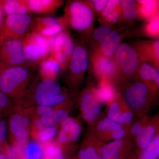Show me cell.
Returning <instances> with one entry per match:
<instances>
[{
  "instance_id": "2",
  "label": "cell",
  "mask_w": 159,
  "mask_h": 159,
  "mask_svg": "<svg viewBox=\"0 0 159 159\" xmlns=\"http://www.w3.org/2000/svg\"><path fill=\"white\" fill-rule=\"evenodd\" d=\"M37 79L30 84L25 97L22 100L28 106H43L56 107L65 102L66 95L56 80Z\"/></svg>"
},
{
  "instance_id": "1",
  "label": "cell",
  "mask_w": 159,
  "mask_h": 159,
  "mask_svg": "<svg viewBox=\"0 0 159 159\" xmlns=\"http://www.w3.org/2000/svg\"><path fill=\"white\" fill-rule=\"evenodd\" d=\"M95 13L89 1L72 0L66 3L61 17L67 30L76 31L82 40L87 42L89 34L93 33Z\"/></svg>"
},
{
  "instance_id": "14",
  "label": "cell",
  "mask_w": 159,
  "mask_h": 159,
  "mask_svg": "<svg viewBox=\"0 0 159 159\" xmlns=\"http://www.w3.org/2000/svg\"><path fill=\"white\" fill-rule=\"evenodd\" d=\"M135 48L139 51L143 62L149 61L151 64L159 69V42L145 41L139 42Z\"/></svg>"
},
{
  "instance_id": "9",
  "label": "cell",
  "mask_w": 159,
  "mask_h": 159,
  "mask_svg": "<svg viewBox=\"0 0 159 159\" xmlns=\"http://www.w3.org/2000/svg\"><path fill=\"white\" fill-rule=\"evenodd\" d=\"M75 42L69 30L61 31L54 37L50 56L66 70L75 48Z\"/></svg>"
},
{
  "instance_id": "8",
  "label": "cell",
  "mask_w": 159,
  "mask_h": 159,
  "mask_svg": "<svg viewBox=\"0 0 159 159\" xmlns=\"http://www.w3.org/2000/svg\"><path fill=\"white\" fill-rule=\"evenodd\" d=\"M113 57L118 74L127 76L137 73L140 64L143 62L136 48L126 43L121 44Z\"/></svg>"
},
{
  "instance_id": "28",
  "label": "cell",
  "mask_w": 159,
  "mask_h": 159,
  "mask_svg": "<svg viewBox=\"0 0 159 159\" xmlns=\"http://www.w3.org/2000/svg\"><path fill=\"white\" fill-rule=\"evenodd\" d=\"M20 102L9 98L0 91V118L9 116Z\"/></svg>"
},
{
  "instance_id": "3",
  "label": "cell",
  "mask_w": 159,
  "mask_h": 159,
  "mask_svg": "<svg viewBox=\"0 0 159 159\" xmlns=\"http://www.w3.org/2000/svg\"><path fill=\"white\" fill-rule=\"evenodd\" d=\"M31 77L29 67H6L0 73V91L13 100L21 101L25 97Z\"/></svg>"
},
{
  "instance_id": "27",
  "label": "cell",
  "mask_w": 159,
  "mask_h": 159,
  "mask_svg": "<svg viewBox=\"0 0 159 159\" xmlns=\"http://www.w3.org/2000/svg\"><path fill=\"white\" fill-rule=\"evenodd\" d=\"M56 125L46 126L43 125L40 128L34 129V136L39 142L47 143L51 141L57 133Z\"/></svg>"
},
{
  "instance_id": "43",
  "label": "cell",
  "mask_w": 159,
  "mask_h": 159,
  "mask_svg": "<svg viewBox=\"0 0 159 159\" xmlns=\"http://www.w3.org/2000/svg\"><path fill=\"white\" fill-rule=\"evenodd\" d=\"M35 110L34 111L35 117L39 119L43 116H45L50 113L54 107H48L43 106H38L35 107Z\"/></svg>"
},
{
  "instance_id": "10",
  "label": "cell",
  "mask_w": 159,
  "mask_h": 159,
  "mask_svg": "<svg viewBox=\"0 0 159 159\" xmlns=\"http://www.w3.org/2000/svg\"><path fill=\"white\" fill-rule=\"evenodd\" d=\"M0 63L5 67H28L23 51L22 39H9L0 41Z\"/></svg>"
},
{
  "instance_id": "47",
  "label": "cell",
  "mask_w": 159,
  "mask_h": 159,
  "mask_svg": "<svg viewBox=\"0 0 159 159\" xmlns=\"http://www.w3.org/2000/svg\"><path fill=\"white\" fill-rule=\"evenodd\" d=\"M8 148V145H3L0 144V154H4L6 155Z\"/></svg>"
},
{
  "instance_id": "13",
  "label": "cell",
  "mask_w": 159,
  "mask_h": 159,
  "mask_svg": "<svg viewBox=\"0 0 159 159\" xmlns=\"http://www.w3.org/2000/svg\"><path fill=\"white\" fill-rule=\"evenodd\" d=\"M80 106L83 116L87 121H93L100 113V103L89 91H84L81 95Z\"/></svg>"
},
{
  "instance_id": "44",
  "label": "cell",
  "mask_w": 159,
  "mask_h": 159,
  "mask_svg": "<svg viewBox=\"0 0 159 159\" xmlns=\"http://www.w3.org/2000/svg\"><path fill=\"white\" fill-rule=\"evenodd\" d=\"M133 114L129 111L125 112L123 113L122 116L120 118L119 123L122 124H126L131 122L133 119Z\"/></svg>"
},
{
  "instance_id": "18",
  "label": "cell",
  "mask_w": 159,
  "mask_h": 159,
  "mask_svg": "<svg viewBox=\"0 0 159 159\" xmlns=\"http://www.w3.org/2000/svg\"><path fill=\"white\" fill-rule=\"evenodd\" d=\"M122 34L116 31H112L100 44L94 48L96 52L108 57H113L121 44Z\"/></svg>"
},
{
  "instance_id": "24",
  "label": "cell",
  "mask_w": 159,
  "mask_h": 159,
  "mask_svg": "<svg viewBox=\"0 0 159 159\" xmlns=\"http://www.w3.org/2000/svg\"><path fill=\"white\" fill-rule=\"evenodd\" d=\"M137 73L143 80L152 81L157 86L159 85L158 70L147 62H142L138 68Z\"/></svg>"
},
{
  "instance_id": "37",
  "label": "cell",
  "mask_w": 159,
  "mask_h": 159,
  "mask_svg": "<svg viewBox=\"0 0 159 159\" xmlns=\"http://www.w3.org/2000/svg\"><path fill=\"white\" fill-rule=\"evenodd\" d=\"M122 15L121 8H118L106 16L103 19L100 20L102 25H106L111 26L114 24L119 22L120 20L122 19Z\"/></svg>"
},
{
  "instance_id": "22",
  "label": "cell",
  "mask_w": 159,
  "mask_h": 159,
  "mask_svg": "<svg viewBox=\"0 0 159 159\" xmlns=\"http://www.w3.org/2000/svg\"><path fill=\"white\" fill-rule=\"evenodd\" d=\"M54 108L48 114L38 119L43 125H56L57 123H61L68 118L69 113L67 111L62 109Z\"/></svg>"
},
{
  "instance_id": "12",
  "label": "cell",
  "mask_w": 159,
  "mask_h": 159,
  "mask_svg": "<svg viewBox=\"0 0 159 159\" xmlns=\"http://www.w3.org/2000/svg\"><path fill=\"white\" fill-rule=\"evenodd\" d=\"M91 63L94 74L103 80H107L118 74L116 64L113 57H107L93 52Z\"/></svg>"
},
{
  "instance_id": "19",
  "label": "cell",
  "mask_w": 159,
  "mask_h": 159,
  "mask_svg": "<svg viewBox=\"0 0 159 159\" xmlns=\"http://www.w3.org/2000/svg\"><path fill=\"white\" fill-rule=\"evenodd\" d=\"M39 65L40 78L41 79H51L55 80L60 73L62 70L59 64L50 55Z\"/></svg>"
},
{
  "instance_id": "39",
  "label": "cell",
  "mask_w": 159,
  "mask_h": 159,
  "mask_svg": "<svg viewBox=\"0 0 159 159\" xmlns=\"http://www.w3.org/2000/svg\"><path fill=\"white\" fill-rule=\"evenodd\" d=\"M122 114V113L120 111L119 104L116 102H112L110 106L108 111L109 119L119 123Z\"/></svg>"
},
{
  "instance_id": "31",
  "label": "cell",
  "mask_w": 159,
  "mask_h": 159,
  "mask_svg": "<svg viewBox=\"0 0 159 159\" xmlns=\"http://www.w3.org/2000/svg\"><path fill=\"white\" fill-rule=\"evenodd\" d=\"M155 132V129L152 125L143 128L138 135V142L139 147L145 149L153 139Z\"/></svg>"
},
{
  "instance_id": "15",
  "label": "cell",
  "mask_w": 159,
  "mask_h": 159,
  "mask_svg": "<svg viewBox=\"0 0 159 159\" xmlns=\"http://www.w3.org/2000/svg\"><path fill=\"white\" fill-rule=\"evenodd\" d=\"M148 93V88L145 84L136 83L129 87L125 92V100L132 108H141L145 104Z\"/></svg>"
},
{
  "instance_id": "30",
  "label": "cell",
  "mask_w": 159,
  "mask_h": 159,
  "mask_svg": "<svg viewBox=\"0 0 159 159\" xmlns=\"http://www.w3.org/2000/svg\"><path fill=\"white\" fill-rule=\"evenodd\" d=\"M25 151L27 159H41L43 148L38 142L29 141L25 147Z\"/></svg>"
},
{
  "instance_id": "5",
  "label": "cell",
  "mask_w": 159,
  "mask_h": 159,
  "mask_svg": "<svg viewBox=\"0 0 159 159\" xmlns=\"http://www.w3.org/2000/svg\"><path fill=\"white\" fill-rule=\"evenodd\" d=\"M20 102L9 115V133L13 143L25 147L29 142L31 122L28 111L23 109Z\"/></svg>"
},
{
  "instance_id": "23",
  "label": "cell",
  "mask_w": 159,
  "mask_h": 159,
  "mask_svg": "<svg viewBox=\"0 0 159 159\" xmlns=\"http://www.w3.org/2000/svg\"><path fill=\"white\" fill-rule=\"evenodd\" d=\"M99 87L93 91L94 97L99 102H108L112 101L116 96V91L112 85L103 79Z\"/></svg>"
},
{
  "instance_id": "17",
  "label": "cell",
  "mask_w": 159,
  "mask_h": 159,
  "mask_svg": "<svg viewBox=\"0 0 159 159\" xmlns=\"http://www.w3.org/2000/svg\"><path fill=\"white\" fill-rule=\"evenodd\" d=\"M80 132L81 129L79 123L68 117L61 123L57 139L62 144L75 142L79 138Z\"/></svg>"
},
{
  "instance_id": "7",
  "label": "cell",
  "mask_w": 159,
  "mask_h": 159,
  "mask_svg": "<svg viewBox=\"0 0 159 159\" xmlns=\"http://www.w3.org/2000/svg\"><path fill=\"white\" fill-rule=\"evenodd\" d=\"M75 42L74 53L66 70L68 82L72 86L78 84L89 66L88 54L84 42L80 38Z\"/></svg>"
},
{
  "instance_id": "6",
  "label": "cell",
  "mask_w": 159,
  "mask_h": 159,
  "mask_svg": "<svg viewBox=\"0 0 159 159\" xmlns=\"http://www.w3.org/2000/svg\"><path fill=\"white\" fill-rule=\"evenodd\" d=\"M34 18L31 14L6 16L0 33V41L9 39H22L30 31Z\"/></svg>"
},
{
  "instance_id": "34",
  "label": "cell",
  "mask_w": 159,
  "mask_h": 159,
  "mask_svg": "<svg viewBox=\"0 0 159 159\" xmlns=\"http://www.w3.org/2000/svg\"><path fill=\"white\" fill-rule=\"evenodd\" d=\"M144 33L147 36L154 38H158L159 34V15L147 21L144 28Z\"/></svg>"
},
{
  "instance_id": "16",
  "label": "cell",
  "mask_w": 159,
  "mask_h": 159,
  "mask_svg": "<svg viewBox=\"0 0 159 159\" xmlns=\"http://www.w3.org/2000/svg\"><path fill=\"white\" fill-rule=\"evenodd\" d=\"M30 13L50 15L55 13L65 2L62 0H26Z\"/></svg>"
},
{
  "instance_id": "26",
  "label": "cell",
  "mask_w": 159,
  "mask_h": 159,
  "mask_svg": "<svg viewBox=\"0 0 159 159\" xmlns=\"http://www.w3.org/2000/svg\"><path fill=\"white\" fill-rule=\"evenodd\" d=\"M120 2L123 19L128 21L131 22L139 17L136 1L122 0Z\"/></svg>"
},
{
  "instance_id": "4",
  "label": "cell",
  "mask_w": 159,
  "mask_h": 159,
  "mask_svg": "<svg viewBox=\"0 0 159 159\" xmlns=\"http://www.w3.org/2000/svg\"><path fill=\"white\" fill-rule=\"evenodd\" d=\"M54 37H46L29 31L23 38V51L30 65H39L50 56Z\"/></svg>"
},
{
  "instance_id": "38",
  "label": "cell",
  "mask_w": 159,
  "mask_h": 159,
  "mask_svg": "<svg viewBox=\"0 0 159 159\" xmlns=\"http://www.w3.org/2000/svg\"><path fill=\"white\" fill-rule=\"evenodd\" d=\"M121 7V2L118 0H110L108 1L106 6L103 9L102 13L99 15V20L103 19L108 15Z\"/></svg>"
},
{
  "instance_id": "36",
  "label": "cell",
  "mask_w": 159,
  "mask_h": 159,
  "mask_svg": "<svg viewBox=\"0 0 159 159\" xmlns=\"http://www.w3.org/2000/svg\"><path fill=\"white\" fill-rule=\"evenodd\" d=\"M6 156L7 159H27L25 147L14 143L8 146Z\"/></svg>"
},
{
  "instance_id": "45",
  "label": "cell",
  "mask_w": 159,
  "mask_h": 159,
  "mask_svg": "<svg viewBox=\"0 0 159 159\" xmlns=\"http://www.w3.org/2000/svg\"><path fill=\"white\" fill-rule=\"evenodd\" d=\"M143 129L142 125L139 122L136 123L133 126L132 128V133L134 135H138L140 133L142 130Z\"/></svg>"
},
{
  "instance_id": "25",
  "label": "cell",
  "mask_w": 159,
  "mask_h": 159,
  "mask_svg": "<svg viewBox=\"0 0 159 159\" xmlns=\"http://www.w3.org/2000/svg\"><path fill=\"white\" fill-rule=\"evenodd\" d=\"M98 127L100 131H110L113 138L116 140H120L125 135V130L122 126L109 118L100 121Z\"/></svg>"
},
{
  "instance_id": "42",
  "label": "cell",
  "mask_w": 159,
  "mask_h": 159,
  "mask_svg": "<svg viewBox=\"0 0 159 159\" xmlns=\"http://www.w3.org/2000/svg\"><path fill=\"white\" fill-rule=\"evenodd\" d=\"M95 12L100 15L107 4V0H93L90 1Z\"/></svg>"
},
{
  "instance_id": "21",
  "label": "cell",
  "mask_w": 159,
  "mask_h": 159,
  "mask_svg": "<svg viewBox=\"0 0 159 159\" xmlns=\"http://www.w3.org/2000/svg\"><path fill=\"white\" fill-rule=\"evenodd\" d=\"M139 17L148 21L159 15V1H137Z\"/></svg>"
},
{
  "instance_id": "11",
  "label": "cell",
  "mask_w": 159,
  "mask_h": 159,
  "mask_svg": "<svg viewBox=\"0 0 159 159\" xmlns=\"http://www.w3.org/2000/svg\"><path fill=\"white\" fill-rule=\"evenodd\" d=\"M67 30L61 16H42L33 19L30 31L48 38L54 37Z\"/></svg>"
},
{
  "instance_id": "32",
  "label": "cell",
  "mask_w": 159,
  "mask_h": 159,
  "mask_svg": "<svg viewBox=\"0 0 159 159\" xmlns=\"http://www.w3.org/2000/svg\"><path fill=\"white\" fill-rule=\"evenodd\" d=\"M159 156V137L157 136L145 148L141 159H158Z\"/></svg>"
},
{
  "instance_id": "20",
  "label": "cell",
  "mask_w": 159,
  "mask_h": 159,
  "mask_svg": "<svg viewBox=\"0 0 159 159\" xmlns=\"http://www.w3.org/2000/svg\"><path fill=\"white\" fill-rule=\"evenodd\" d=\"M0 7L6 16L15 14H31L26 0H2Z\"/></svg>"
},
{
  "instance_id": "46",
  "label": "cell",
  "mask_w": 159,
  "mask_h": 159,
  "mask_svg": "<svg viewBox=\"0 0 159 159\" xmlns=\"http://www.w3.org/2000/svg\"><path fill=\"white\" fill-rule=\"evenodd\" d=\"M4 20H5L4 13L2 10V8L0 7V33H1V31H2V29Z\"/></svg>"
},
{
  "instance_id": "29",
  "label": "cell",
  "mask_w": 159,
  "mask_h": 159,
  "mask_svg": "<svg viewBox=\"0 0 159 159\" xmlns=\"http://www.w3.org/2000/svg\"><path fill=\"white\" fill-rule=\"evenodd\" d=\"M123 145L121 140H116L106 145L102 150V159H121L119 153Z\"/></svg>"
},
{
  "instance_id": "33",
  "label": "cell",
  "mask_w": 159,
  "mask_h": 159,
  "mask_svg": "<svg viewBox=\"0 0 159 159\" xmlns=\"http://www.w3.org/2000/svg\"><path fill=\"white\" fill-rule=\"evenodd\" d=\"M61 149L57 145L51 144L43 147L41 159H64Z\"/></svg>"
},
{
  "instance_id": "49",
  "label": "cell",
  "mask_w": 159,
  "mask_h": 159,
  "mask_svg": "<svg viewBox=\"0 0 159 159\" xmlns=\"http://www.w3.org/2000/svg\"><path fill=\"white\" fill-rule=\"evenodd\" d=\"M5 68L6 67H5V66H4L2 64L0 63V73H1V72L3 70V69Z\"/></svg>"
},
{
  "instance_id": "35",
  "label": "cell",
  "mask_w": 159,
  "mask_h": 159,
  "mask_svg": "<svg viewBox=\"0 0 159 159\" xmlns=\"http://www.w3.org/2000/svg\"><path fill=\"white\" fill-rule=\"evenodd\" d=\"M112 31L111 26L102 25L93 32L92 41L95 44L94 48H96L103 41L105 38Z\"/></svg>"
},
{
  "instance_id": "41",
  "label": "cell",
  "mask_w": 159,
  "mask_h": 159,
  "mask_svg": "<svg viewBox=\"0 0 159 159\" xmlns=\"http://www.w3.org/2000/svg\"><path fill=\"white\" fill-rule=\"evenodd\" d=\"M8 131V122L5 118H0V144L7 145L6 141Z\"/></svg>"
},
{
  "instance_id": "48",
  "label": "cell",
  "mask_w": 159,
  "mask_h": 159,
  "mask_svg": "<svg viewBox=\"0 0 159 159\" xmlns=\"http://www.w3.org/2000/svg\"><path fill=\"white\" fill-rule=\"evenodd\" d=\"M0 159H7V156L4 154H0Z\"/></svg>"
},
{
  "instance_id": "40",
  "label": "cell",
  "mask_w": 159,
  "mask_h": 159,
  "mask_svg": "<svg viewBox=\"0 0 159 159\" xmlns=\"http://www.w3.org/2000/svg\"><path fill=\"white\" fill-rule=\"evenodd\" d=\"M79 156L80 159H102L95 149L91 147L81 149L80 152Z\"/></svg>"
}]
</instances>
